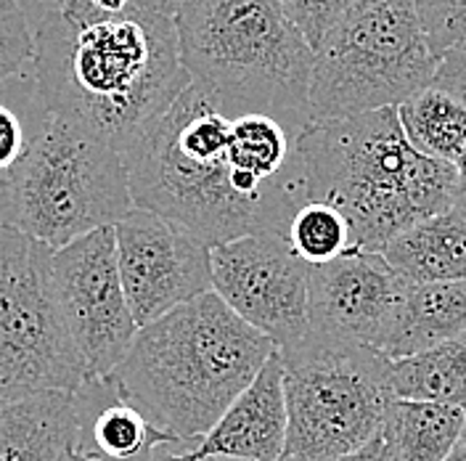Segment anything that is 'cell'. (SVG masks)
<instances>
[{
  "instance_id": "1",
  "label": "cell",
  "mask_w": 466,
  "mask_h": 461,
  "mask_svg": "<svg viewBox=\"0 0 466 461\" xmlns=\"http://www.w3.org/2000/svg\"><path fill=\"white\" fill-rule=\"evenodd\" d=\"M22 8L46 115L83 128L119 154L191 86L180 64L175 19L162 11L93 16L66 0L22 3Z\"/></svg>"
},
{
  "instance_id": "2",
  "label": "cell",
  "mask_w": 466,
  "mask_h": 461,
  "mask_svg": "<svg viewBox=\"0 0 466 461\" xmlns=\"http://www.w3.org/2000/svg\"><path fill=\"white\" fill-rule=\"evenodd\" d=\"M273 350L265 334L207 292L138 329L109 376L157 430L199 446Z\"/></svg>"
},
{
  "instance_id": "3",
  "label": "cell",
  "mask_w": 466,
  "mask_h": 461,
  "mask_svg": "<svg viewBox=\"0 0 466 461\" xmlns=\"http://www.w3.org/2000/svg\"><path fill=\"white\" fill-rule=\"evenodd\" d=\"M297 149L308 202L337 207L358 250L381 252L395 236L456 202L459 168L416 151L395 107L308 122Z\"/></svg>"
},
{
  "instance_id": "4",
  "label": "cell",
  "mask_w": 466,
  "mask_h": 461,
  "mask_svg": "<svg viewBox=\"0 0 466 461\" xmlns=\"http://www.w3.org/2000/svg\"><path fill=\"white\" fill-rule=\"evenodd\" d=\"M231 115L188 86L122 159L133 207L173 220L215 247L252 233L287 229L255 202L228 159Z\"/></svg>"
},
{
  "instance_id": "5",
  "label": "cell",
  "mask_w": 466,
  "mask_h": 461,
  "mask_svg": "<svg viewBox=\"0 0 466 461\" xmlns=\"http://www.w3.org/2000/svg\"><path fill=\"white\" fill-rule=\"evenodd\" d=\"M180 64L226 115L308 125L313 48L279 0H180L173 14Z\"/></svg>"
},
{
  "instance_id": "6",
  "label": "cell",
  "mask_w": 466,
  "mask_h": 461,
  "mask_svg": "<svg viewBox=\"0 0 466 461\" xmlns=\"http://www.w3.org/2000/svg\"><path fill=\"white\" fill-rule=\"evenodd\" d=\"M133 210L122 154L83 128L48 117L0 178V229L61 250Z\"/></svg>"
},
{
  "instance_id": "7",
  "label": "cell",
  "mask_w": 466,
  "mask_h": 461,
  "mask_svg": "<svg viewBox=\"0 0 466 461\" xmlns=\"http://www.w3.org/2000/svg\"><path fill=\"white\" fill-rule=\"evenodd\" d=\"M437 61L416 0H352L313 56L310 122L398 109L432 86Z\"/></svg>"
},
{
  "instance_id": "8",
  "label": "cell",
  "mask_w": 466,
  "mask_h": 461,
  "mask_svg": "<svg viewBox=\"0 0 466 461\" xmlns=\"http://www.w3.org/2000/svg\"><path fill=\"white\" fill-rule=\"evenodd\" d=\"M279 353L289 419L281 461H334L377 440L395 398L390 358L310 329Z\"/></svg>"
},
{
  "instance_id": "9",
  "label": "cell",
  "mask_w": 466,
  "mask_h": 461,
  "mask_svg": "<svg viewBox=\"0 0 466 461\" xmlns=\"http://www.w3.org/2000/svg\"><path fill=\"white\" fill-rule=\"evenodd\" d=\"M54 250L0 229V404L75 393L86 364L58 311Z\"/></svg>"
},
{
  "instance_id": "10",
  "label": "cell",
  "mask_w": 466,
  "mask_h": 461,
  "mask_svg": "<svg viewBox=\"0 0 466 461\" xmlns=\"http://www.w3.org/2000/svg\"><path fill=\"white\" fill-rule=\"evenodd\" d=\"M51 273L58 311L87 379L112 374L138 334L116 265L115 226L90 230L56 250Z\"/></svg>"
},
{
  "instance_id": "11",
  "label": "cell",
  "mask_w": 466,
  "mask_h": 461,
  "mask_svg": "<svg viewBox=\"0 0 466 461\" xmlns=\"http://www.w3.org/2000/svg\"><path fill=\"white\" fill-rule=\"evenodd\" d=\"M212 292L276 350L294 347L310 329V265L291 252L284 233H252L215 244Z\"/></svg>"
},
{
  "instance_id": "12",
  "label": "cell",
  "mask_w": 466,
  "mask_h": 461,
  "mask_svg": "<svg viewBox=\"0 0 466 461\" xmlns=\"http://www.w3.org/2000/svg\"><path fill=\"white\" fill-rule=\"evenodd\" d=\"M116 265L136 326L212 292L209 244L173 220L133 207L115 223Z\"/></svg>"
},
{
  "instance_id": "13",
  "label": "cell",
  "mask_w": 466,
  "mask_h": 461,
  "mask_svg": "<svg viewBox=\"0 0 466 461\" xmlns=\"http://www.w3.org/2000/svg\"><path fill=\"white\" fill-rule=\"evenodd\" d=\"M408 284L379 252L350 247L308 273L310 332L371 347L384 355L406 302Z\"/></svg>"
},
{
  "instance_id": "14",
  "label": "cell",
  "mask_w": 466,
  "mask_h": 461,
  "mask_svg": "<svg viewBox=\"0 0 466 461\" xmlns=\"http://www.w3.org/2000/svg\"><path fill=\"white\" fill-rule=\"evenodd\" d=\"M284 361L273 350L249 387L228 405L218 425L204 435L199 456H233L249 461H281L287 446Z\"/></svg>"
},
{
  "instance_id": "15",
  "label": "cell",
  "mask_w": 466,
  "mask_h": 461,
  "mask_svg": "<svg viewBox=\"0 0 466 461\" xmlns=\"http://www.w3.org/2000/svg\"><path fill=\"white\" fill-rule=\"evenodd\" d=\"M75 433L72 451L96 461H151L154 451L180 443L157 430L144 414L122 398L115 379H86L72 393Z\"/></svg>"
},
{
  "instance_id": "16",
  "label": "cell",
  "mask_w": 466,
  "mask_h": 461,
  "mask_svg": "<svg viewBox=\"0 0 466 461\" xmlns=\"http://www.w3.org/2000/svg\"><path fill=\"white\" fill-rule=\"evenodd\" d=\"M379 255L408 287L464 282L466 212L453 204L440 215L419 220L395 236Z\"/></svg>"
},
{
  "instance_id": "17",
  "label": "cell",
  "mask_w": 466,
  "mask_h": 461,
  "mask_svg": "<svg viewBox=\"0 0 466 461\" xmlns=\"http://www.w3.org/2000/svg\"><path fill=\"white\" fill-rule=\"evenodd\" d=\"M72 433V393L0 404V461H66Z\"/></svg>"
},
{
  "instance_id": "18",
  "label": "cell",
  "mask_w": 466,
  "mask_h": 461,
  "mask_svg": "<svg viewBox=\"0 0 466 461\" xmlns=\"http://www.w3.org/2000/svg\"><path fill=\"white\" fill-rule=\"evenodd\" d=\"M464 422V408L392 398L379 440L387 461H445L461 443Z\"/></svg>"
},
{
  "instance_id": "19",
  "label": "cell",
  "mask_w": 466,
  "mask_h": 461,
  "mask_svg": "<svg viewBox=\"0 0 466 461\" xmlns=\"http://www.w3.org/2000/svg\"><path fill=\"white\" fill-rule=\"evenodd\" d=\"M466 334V279L408 287L398 326L384 358L400 361Z\"/></svg>"
},
{
  "instance_id": "20",
  "label": "cell",
  "mask_w": 466,
  "mask_h": 461,
  "mask_svg": "<svg viewBox=\"0 0 466 461\" xmlns=\"http://www.w3.org/2000/svg\"><path fill=\"white\" fill-rule=\"evenodd\" d=\"M390 384L395 398L466 411V334L400 361H390Z\"/></svg>"
},
{
  "instance_id": "21",
  "label": "cell",
  "mask_w": 466,
  "mask_h": 461,
  "mask_svg": "<svg viewBox=\"0 0 466 461\" xmlns=\"http://www.w3.org/2000/svg\"><path fill=\"white\" fill-rule=\"evenodd\" d=\"M398 119L416 151L459 165L466 146V107L453 96L427 87L398 107Z\"/></svg>"
},
{
  "instance_id": "22",
  "label": "cell",
  "mask_w": 466,
  "mask_h": 461,
  "mask_svg": "<svg viewBox=\"0 0 466 461\" xmlns=\"http://www.w3.org/2000/svg\"><path fill=\"white\" fill-rule=\"evenodd\" d=\"M287 241L291 252L305 265H323L352 247V230L345 215L326 202H305L287 229Z\"/></svg>"
},
{
  "instance_id": "23",
  "label": "cell",
  "mask_w": 466,
  "mask_h": 461,
  "mask_svg": "<svg viewBox=\"0 0 466 461\" xmlns=\"http://www.w3.org/2000/svg\"><path fill=\"white\" fill-rule=\"evenodd\" d=\"M35 43L22 0H0V86L32 67Z\"/></svg>"
},
{
  "instance_id": "24",
  "label": "cell",
  "mask_w": 466,
  "mask_h": 461,
  "mask_svg": "<svg viewBox=\"0 0 466 461\" xmlns=\"http://www.w3.org/2000/svg\"><path fill=\"white\" fill-rule=\"evenodd\" d=\"M416 11L437 58L466 40V0H416Z\"/></svg>"
},
{
  "instance_id": "25",
  "label": "cell",
  "mask_w": 466,
  "mask_h": 461,
  "mask_svg": "<svg viewBox=\"0 0 466 461\" xmlns=\"http://www.w3.org/2000/svg\"><path fill=\"white\" fill-rule=\"evenodd\" d=\"M279 5L316 54L329 32L342 22L352 0H279Z\"/></svg>"
},
{
  "instance_id": "26",
  "label": "cell",
  "mask_w": 466,
  "mask_h": 461,
  "mask_svg": "<svg viewBox=\"0 0 466 461\" xmlns=\"http://www.w3.org/2000/svg\"><path fill=\"white\" fill-rule=\"evenodd\" d=\"M29 141L32 138H27L19 112L11 104L0 101V175H5L19 162V157L27 151Z\"/></svg>"
},
{
  "instance_id": "27",
  "label": "cell",
  "mask_w": 466,
  "mask_h": 461,
  "mask_svg": "<svg viewBox=\"0 0 466 461\" xmlns=\"http://www.w3.org/2000/svg\"><path fill=\"white\" fill-rule=\"evenodd\" d=\"M430 87L453 96L466 107V40L459 43L456 48H451L445 56H440Z\"/></svg>"
},
{
  "instance_id": "28",
  "label": "cell",
  "mask_w": 466,
  "mask_h": 461,
  "mask_svg": "<svg viewBox=\"0 0 466 461\" xmlns=\"http://www.w3.org/2000/svg\"><path fill=\"white\" fill-rule=\"evenodd\" d=\"M197 448H199L197 443H167L154 451L151 461H197L199 459Z\"/></svg>"
},
{
  "instance_id": "29",
  "label": "cell",
  "mask_w": 466,
  "mask_h": 461,
  "mask_svg": "<svg viewBox=\"0 0 466 461\" xmlns=\"http://www.w3.org/2000/svg\"><path fill=\"white\" fill-rule=\"evenodd\" d=\"M334 461H387V454H384V448H381V440L377 437V440H371L369 446H363L360 451L348 454V456Z\"/></svg>"
},
{
  "instance_id": "30",
  "label": "cell",
  "mask_w": 466,
  "mask_h": 461,
  "mask_svg": "<svg viewBox=\"0 0 466 461\" xmlns=\"http://www.w3.org/2000/svg\"><path fill=\"white\" fill-rule=\"evenodd\" d=\"M177 3H180V0H141V5H144V8L162 11V14H167V16H173L175 8H177Z\"/></svg>"
},
{
  "instance_id": "31",
  "label": "cell",
  "mask_w": 466,
  "mask_h": 461,
  "mask_svg": "<svg viewBox=\"0 0 466 461\" xmlns=\"http://www.w3.org/2000/svg\"><path fill=\"white\" fill-rule=\"evenodd\" d=\"M456 207H459V210H464L466 212V178H461V180H459V189H456Z\"/></svg>"
},
{
  "instance_id": "32",
  "label": "cell",
  "mask_w": 466,
  "mask_h": 461,
  "mask_svg": "<svg viewBox=\"0 0 466 461\" xmlns=\"http://www.w3.org/2000/svg\"><path fill=\"white\" fill-rule=\"evenodd\" d=\"M445 461H466V446H464V443H459V446H456V448L451 451V456H448Z\"/></svg>"
},
{
  "instance_id": "33",
  "label": "cell",
  "mask_w": 466,
  "mask_h": 461,
  "mask_svg": "<svg viewBox=\"0 0 466 461\" xmlns=\"http://www.w3.org/2000/svg\"><path fill=\"white\" fill-rule=\"evenodd\" d=\"M197 461H249V459H233V456H199Z\"/></svg>"
},
{
  "instance_id": "34",
  "label": "cell",
  "mask_w": 466,
  "mask_h": 461,
  "mask_svg": "<svg viewBox=\"0 0 466 461\" xmlns=\"http://www.w3.org/2000/svg\"><path fill=\"white\" fill-rule=\"evenodd\" d=\"M456 168H459V175L466 178V146H464V154H461V159H459V165H456Z\"/></svg>"
},
{
  "instance_id": "35",
  "label": "cell",
  "mask_w": 466,
  "mask_h": 461,
  "mask_svg": "<svg viewBox=\"0 0 466 461\" xmlns=\"http://www.w3.org/2000/svg\"><path fill=\"white\" fill-rule=\"evenodd\" d=\"M66 461H96V459H87V456H80V454L69 451V456H66Z\"/></svg>"
},
{
  "instance_id": "36",
  "label": "cell",
  "mask_w": 466,
  "mask_h": 461,
  "mask_svg": "<svg viewBox=\"0 0 466 461\" xmlns=\"http://www.w3.org/2000/svg\"><path fill=\"white\" fill-rule=\"evenodd\" d=\"M22 3H32V5H46V3H61V0H22Z\"/></svg>"
},
{
  "instance_id": "37",
  "label": "cell",
  "mask_w": 466,
  "mask_h": 461,
  "mask_svg": "<svg viewBox=\"0 0 466 461\" xmlns=\"http://www.w3.org/2000/svg\"><path fill=\"white\" fill-rule=\"evenodd\" d=\"M461 443L466 446V422H464V433H461Z\"/></svg>"
}]
</instances>
